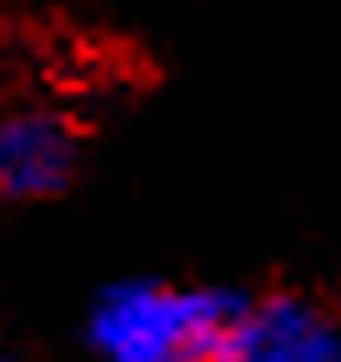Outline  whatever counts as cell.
Wrapping results in <instances>:
<instances>
[{"mask_svg":"<svg viewBox=\"0 0 341 362\" xmlns=\"http://www.w3.org/2000/svg\"><path fill=\"white\" fill-rule=\"evenodd\" d=\"M250 298L228 287L119 281L87 314V346L98 362H223Z\"/></svg>","mask_w":341,"mask_h":362,"instance_id":"1","label":"cell"},{"mask_svg":"<svg viewBox=\"0 0 341 362\" xmlns=\"http://www.w3.org/2000/svg\"><path fill=\"white\" fill-rule=\"evenodd\" d=\"M76 168H82V130L65 108H0V206L55 200L76 179Z\"/></svg>","mask_w":341,"mask_h":362,"instance_id":"2","label":"cell"},{"mask_svg":"<svg viewBox=\"0 0 341 362\" xmlns=\"http://www.w3.org/2000/svg\"><path fill=\"white\" fill-rule=\"evenodd\" d=\"M223 362H341V325L309 298L250 303Z\"/></svg>","mask_w":341,"mask_h":362,"instance_id":"3","label":"cell"},{"mask_svg":"<svg viewBox=\"0 0 341 362\" xmlns=\"http://www.w3.org/2000/svg\"><path fill=\"white\" fill-rule=\"evenodd\" d=\"M0 362H6V357H0Z\"/></svg>","mask_w":341,"mask_h":362,"instance_id":"4","label":"cell"}]
</instances>
